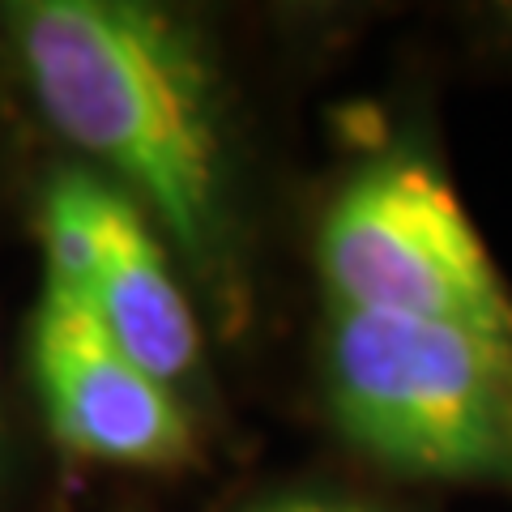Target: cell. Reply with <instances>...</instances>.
<instances>
[{
	"instance_id": "6da1fadb",
	"label": "cell",
	"mask_w": 512,
	"mask_h": 512,
	"mask_svg": "<svg viewBox=\"0 0 512 512\" xmlns=\"http://www.w3.org/2000/svg\"><path fill=\"white\" fill-rule=\"evenodd\" d=\"M9 35L39 116L107 167L214 308L235 312L244 282L231 150L197 30L137 0H30L9 9Z\"/></svg>"
},
{
	"instance_id": "7a4b0ae2",
	"label": "cell",
	"mask_w": 512,
	"mask_h": 512,
	"mask_svg": "<svg viewBox=\"0 0 512 512\" xmlns=\"http://www.w3.org/2000/svg\"><path fill=\"white\" fill-rule=\"evenodd\" d=\"M325 406L333 427L393 474L512 487V338L329 312Z\"/></svg>"
},
{
	"instance_id": "3957f363",
	"label": "cell",
	"mask_w": 512,
	"mask_h": 512,
	"mask_svg": "<svg viewBox=\"0 0 512 512\" xmlns=\"http://www.w3.org/2000/svg\"><path fill=\"white\" fill-rule=\"evenodd\" d=\"M329 312L444 320L512 338V295L466 205L427 154L359 167L316 235Z\"/></svg>"
},
{
	"instance_id": "277c9868",
	"label": "cell",
	"mask_w": 512,
	"mask_h": 512,
	"mask_svg": "<svg viewBox=\"0 0 512 512\" xmlns=\"http://www.w3.org/2000/svg\"><path fill=\"white\" fill-rule=\"evenodd\" d=\"M30 376L52 436L73 457L171 470L197 448L180 393L124 355L77 295L43 286L30 316Z\"/></svg>"
},
{
	"instance_id": "5b68a950",
	"label": "cell",
	"mask_w": 512,
	"mask_h": 512,
	"mask_svg": "<svg viewBox=\"0 0 512 512\" xmlns=\"http://www.w3.org/2000/svg\"><path fill=\"white\" fill-rule=\"evenodd\" d=\"M82 303L107 329L141 372L180 393L201 367V325L175 278L163 235L128 197H120L103 239L99 269L86 286Z\"/></svg>"
},
{
	"instance_id": "8992f818",
	"label": "cell",
	"mask_w": 512,
	"mask_h": 512,
	"mask_svg": "<svg viewBox=\"0 0 512 512\" xmlns=\"http://www.w3.org/2000/svg\"><path fill=\"white\" fill-rule=\"evenodd\" d=\"M124 192L90 171H60L43 192L39 239H43V286L64 295H86L99 269L103 239Z\"/></svg>"
},
{
	"instance_id": "52a82bcc",
	"label": "cell",
	"mask_w": 512,
	"mask_h": 512,
	"mask_svg": "<svg viewBox=\"0 0 512 512\" xmlns=\"http://www.w3.org/2000/svg\"><path fill=\"white\" fill-rule=\"evenodd\" d=\"M244 512H372L355 500L342 495H320V491H282V495H265V500L248 504Z\"/></svg>"
},
{
	"instance_id": "ba28073f",
	"label": "cell",
	"mask_w": 512,
	"mask_h": 512,
	"mask_svg": "<svg viewBox=\"0 0 512 512\" xmlns=\"http://www.w3.org/2000/svg\"><path fill=\"white\" fill-rule=\"evenodd\" d=\"M483 26L491 30V39L500 43L504 52H512V5H495V9H487Z\"/></svg>"
}]
</instances>
